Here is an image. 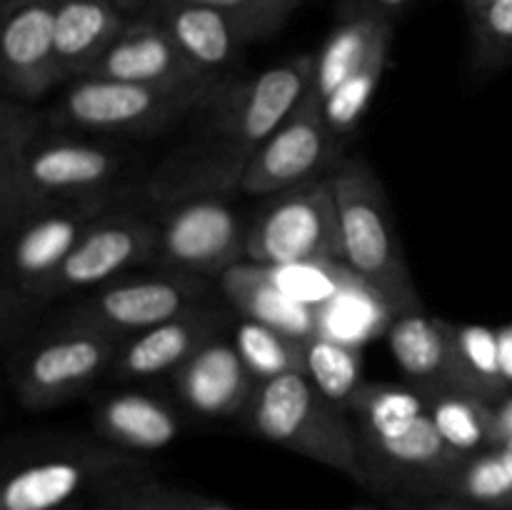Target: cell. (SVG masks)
Here are the masks:
<instances>
[{
  "instance_id": "6da1fadb",
  "label": "cell",
  "mask_w": 512,
  "mask_h": 510,
  "mask_svg": "<svg viewBox=\"0 0 512 510\" xmlns=\"http://www.w3.org/2000/svg\"><path fill=\"white\" fill-rule=\"evenodd\" d=\"M315 55H295L250 78H230L190 115V130L145 183L150 200L178 203L240 188L250 160L313 83Z\"/></svg>"
},
{
  "instance_id": "7a4b0ae2",
  "label": "cell",
  "mask_w": 512,
  "mask_h": 510,
  "mask_svg": "<svg viewBox=\"0 0 512 510\" xmlns=\"http://www.w3.org/2000/svg\"><path fill=\"white\" fill-rule=\"evenodd\" d=\"M135 163L123 140L63 133L43 113L5 98L0 105V218L3 230L35 208L115 198Z\"/></svg>"
},
{
  "instance_id": "3957f363",
  "label": "cell",
  "mask_w": 512,
  "mask_h": 510,
  "mask_svg": "<svg viewBox=\"0 0 512 510\" xmlns=\"http://www.w3.org/2000/svg\"><path fill=\"white\" fill-rule=\"evenodd\" d=\"M348 415L365 485L393 498H440L468 458L440 433L425 398L410 385L365 380Z\"/></svg>"
},
{
  "instance_id": "277c9868",
  "label": "cell",
  "mask_w": 512,
  "mask_h": 510,
  "mask_svg": "<svg viewBox=\"0 0 512 510\" xmlns=\"http://www.w3.org/2000/svg\"><path fill=\"white\" fill-rule=\"evenodd\" d=\"M338 203L343 263L395 315L423 310L413 275L395 243L388 198L375 170L363 158L338 160L330 173Z\"/></svg>"
},
{
  "instance_id": "5b68a950",
  "label": "cell",
  "mask_w": 512,
  "mask_h": 510,
  "mask_svg": "<svg viewBox=\"0 0 512 510\" xmlns=\"http://www.w3.org/2000/svg\"><path fill=\"white\" fill-rule=\"evenodd\" d=\"M215 88L218 85L160 88L85 75L70 80L68 88L53 100L43 118L50 130L125 143L130 138H153L190 118Z\"/></svg>"
},
{
  "instance_id": "8992f818",
  "label": "cell",
  "mask_w": 512,
  "mask_h": 510,
  "mask_svg": "<svg viewBox=\"0 0 512 510\" xmlns=\"http://www.w3.org/2000/svg\"><path fill=\"white\" fill-rule=\"evenodd\" d=\"M243 415L260 438L365 485L353 425L315 388L305 370L258 383Z\"/></svg>"
},
{
  "instance_id": "52a82bcc",
  "label": "cell",
  "mask_w": 512,
  "mask_h": 510,
  "mask_svg": "<svg viewBox=\"0 0 512 510\" xmlns=\"http://www.w3.org/2000/svg\"><path fill=\"white\" fill-rule=\"evenodd\" d=\"M245 260L270 268L343 263L338 203L330 175L270 195L245 235Z\"/></svg>"
},
{
  "instance_id": "ba28073f",
  "label": "cell",
  "mask_w": 512,
  "mask_h": 510,
  "mask_svg": "<svg viewBox=\"0 0 512 510\" xmlns=\"http://www.w3.org/2000/svg\"><path fill=\"white\" fill-rule=\"evenodd\" d=\"M120 340L78 325H65L23 345L8 363L15 398L28 410H48L78 398L108 375Z\"/></svg>"
},
{
  "instance_id": "9c48e42d",
  "label": "cell",
  "mask_w": 512,
  "mask_h": 510,
  "mask_svg": "<svg viewBox=\"0 0 512 510\" xmlns=\"http://www.w3.org/2000/svg\"><path fill=\"white\" fill-rule=\"evenodd\" d=\"M205 295H208V283L195 275L173 273V270L120 275L90 290L88 298L68 310L63 323L98 330L123 343L205 303Z\"/></svg>"
},
{
  "instance_id": "30bf717a",
  "label": "cell",
  "mask_w": 512,
  "mask_h": 510,
  "mask_svg": "<svg viewBox=\"0 0 512 510\" xmlns=\"http://www.w3.org/2000/svg\"><path fill=\"white\" fill-rule=\"evenodd\" d=\"M243 228L223 195H195L173 203L155 220L153 260L163 270L210 278L245 260Z\"/></svg>"
},
{
  "instance_id": "8fae6325",
  "label": "cell",
  "mask_w": 512,
  "mask_h": 510,
  "mask_svg": "<svg viewBox=\"0 0 512 510\" xmlns=\"http://www.w3.org/2000/svg\"><path fill=\"white\" fill-rule=\"evenodd\" d=\"M153 255L155 220L128 210H108L20 305H43L63 295L95 290L153 260Z\"/></svg>"
},
{
  "instance_id": "7c38bea8",
  "label": "cell",
  "mask_w": 512,
  "mask_h": 510,
  "mask_svg": "<svg viewBox=\"0 0 512 510\" xmlns=\"http://www.w3.org/2000/svg\"><path fill=\"white\" fill-rule=\"evenodd\" d=\"M113 200L90 198L45 205L20 215L10 228H5L3 303L13 298L18 305L23 303L63 263L85 230L113 210Z\"/></svg>"
},
{
  "instance_id": "4fadbf2b",
  "label": "cell",
  "mask_w": 512,
  "mask_h": 510,
  "mask_svg": "<svg viewBox=\"0 0 512 510\" xmlns=\"http://www.w3.org/2000/svg\"><path fill=\"white\" fill-rule=\"evenodd\" d=\"M338 158L340 150L325 123L323 103L308 88L288 118L253 155L238 190L243 195L270 198L305 180L318 178Z\"/></svg>"
},
{
  "instance_id": "5bb4252c",
  "label": "cell",
  "mask_w": 512,
  "mask_h": 510,
  "mask_svg": "<svg viewBox=\"0 0 512 510\" xmlns=\"http://www.w3.org/2000/svg\"><path fill=\"white\" fill-rule=\"evenodd\" d=\"M0 78L5 98L33 105L68 85L55 50V3L10 0L3 3Z\"/></svg>"
},
{
  "instance_id": "9a60e30c",
  "label": "cell",
  "mask_w": 512,
  "mask_h": 510,
  "mask_svg": "<svg viewBox=\"0 0 512 510\" xmlns=\"http://www.w3.org/2000/svg\"><path fill=\"white\" fill-rule=\"evenodd\" d=\"M133 460L105 448H75L38 455L5 478L0 510H63L100 480L125 478Z\"/></svg>"
},
{
  "instance_id": "2e32d148",
  "label": "cell",
  "mask_w": 512,
  "mask_h": 510,
  "mask_svg": "<svg viewBox=\"0 0 512 510\" xmlns=\"http://www.w3.org/2000/svg\"><path fill=\"white\" fill-rule=\"evenodd\" d=\"M145 13L163 25L185 63L200 80L220 85L230 78H238L235 68L248 40L228 15L208 5L180 3V0H153Z\"/></svg>"
},
{
  "instance_id": "e0dca14e",
  "label": "cell",
  "mask_w": 512,
  "mask_h": 510,
  "mask_svg": "<svg viewBox=\"0 0 512 510\" xmlns=\"http://www.w3.org/2000/svg\"><path fill=\"white\" fill-rule=\"evenodd\" d=\"M228 315L210 303H200L145 333L120 343L108 375L113 380H148L173 375L190 355L218 338Z\"/></svg>"
},
{
  "instance_id": "ac0fdd59",
  "label": "cell",
  "mask_w": 512,
  "mask_h": 510,
  "mask_svg": "<svg viewBox=\"0 0 512 510\" xmlns=\"http://www.w3.org/2000/svg\"><path fill=\"white\" fill-rule=\"evenodd\" d=\"M93 78L123 80V83L160 85V88H193L210 85L193 73L180 50L165 33L163 25L148 13L128 18L125 28L113 40L98 65Z\"/></svg>"
},
{
  "instance_id": "d6986e66",
  "label": "cell",
  "mask_w": 512,
  "mask_h": 510,
  "mask_svg": "<svg viewBox=\"0 0 512 510\" xmlns=\"http://www.w3.org/2000/svg\"><path fill=\"white\" fill-rule=\"evenodd\" d=\"M388 343L410 388L423 398L443 393L468 395L455 358L450 320L413 310L390 318Z\"/></svg>"
},
{
  "instance_id": "ffe728a7",
  "label": "cell",
  "mask_w": 512,
  "mask_h": 510,
  "mask_svg": "<svg viewBox=\"0 0 512 510\" xmlns=\"http://www.w3.org/2000/svg\"><path fill=\"white\" fill-rule=\"evenodd\" d=\"M180 400L203 418H233L248 410L258 380L228 340L213 338L173 373Z\"/></svg>"
},
{
  "instance_id": "44dd1931",
  "label": "cell",
  "mask_w": 512,
  "mask_h": 510,
  "mask_svg": "<svg viewBox=\"0 0 512 510\" xmlns=\"http://www.w3.org/2000/svg\"><path fill=\"white\" fill-rule=\"evenodd\" d=\"M220 290L243 318L265 323L303 340L320 333L318 310L293 298L278 283L268 265L250 263V260L233 265L220 275Z\"/></svg>"
},
{
  "instance_id": "7402d4cb",
  "label": "cell",
  "mask_w": 512,
  "mask_h": 510,
  "mask_svg": "<svg viewBox=\"0 0 512 510\" xmlns=\"http://www.w3.org/2000/svg\"><path fill=\"white\" fill-rule=\"evenodd\" d=\"M125 23L128 15L118 8L115 0L55 3V50L68 83L93 73Z\"/></svg>"
},
{
  "instance_id": "603a6c76",
  "label": "cell",
  "mask_w": 512,
  "mask_h": 510,
  "mask_svg": "<svg viewBox=\"0 0 512 510\" xmlns=\"http://www.w3.org/2000/svg\"><path fill=\"white\" fill-rule=\"evenodd\" d=\"M395 23L373 13L335 10V25L315 53L310 93L325 103L348 75H353L383 40L393 38Z\"/></svg>"
},
{
  "instance_id": "cb8c5ba5",
  "label": "cell",
  "mask_w": 512,
  "mask_h": 510,
  "mask_svg": "<svg viewBox=\"0 0 512 510\" xmlns=\"http://www.w3.org/2000/svg\"><path fill=\"white\" fill-rule=\"evenodd\" d=\"M93 425L108 443L125 450H163L180 435V420L163 400L143 393H115L93 410Z\"/></svg>"
},
{
  "instance_id": "d4e9b609",
  "label": "cell",
  "mask_w": 512,
  "mask_h": 510,
  "mask_svg": "<svg viewBox=\"0 0 512 510\" xmlns=\"http://www.w3.org/2000/svg\"><path fill=\"white\" fill-rule=\"evenodd\" d=\"M305 375L330 403L348 413L350 400L365 383L363 353L358 345L318 333L305 340Z\"/></svg>"
},
{
  "instance_id": "484cf974",
  "label": "cell",
  "mask_w": 512,
  "mask_h": 510,
  "mask_svg": "<svg viewBox=\"0 0 512 510\" xmlns=\"http://www.w3.org/2000/svg\"><path fill=\"white\" fill-rule=\"evenodd\" d=\"M390 45H393V38L383 40V43L368 55V60H365L353 75H348V78L338 85V90L323 103L325 123H328L330 135H333L338 150L343 148L345 140L353 138L360 120H363L365 110H368L370 100H373L375 90H378L380 80H383Z\"/></svg>"
},
{
  "instance_id": "4316f807",
  "label": "cell",
  "mask_w": 512,
  "mask_h": 510,
  "mask_svg": "<svg viewBox=\"0 0 512 510\" xmlns=\"http://www.w3.org/2000/svg\"><path fill=\"white\" fill-rule=\"evenodd\" d=\"M233 345L258 383L305 370V340L265 323L243 318L235 330Z\"/></svg>"
},
{
  "instance_id": "83f0119b",
  "label": "cell",
  "mask_w": 512,
  "mask_h": 510,
  "mask_svg": "<svg viewBox=\"0 0 512 510\" xmlns=\"http://www.w3.org/2000/svg\"><path fill=\"white\" fill-rule=\"evenodd\" d=\"M440 433L463 455L480 453L493 445V408L485 400L460 393H443L425 398Z\"/></svg>"
},
{
  "instance_id": "f1b7e54d",
  "label": "cell",
  "mask_w": 512,
  "mask_h": 510,
  "mask_svg": "<svg viewBox=\"0 0 512 510\" xmlns=\"http://www.w3.org/2000/svg\"><path fill=\"white\" fill-rule=\"evenodd\" d=\"M470 75L493 78L512 65V0H493L468 15Z\"/></svg>"
},
{
  "instance_id": "f546056e",
  "label": "cell",
  "mask_w": 512,
  "mask_h": 510,
  "mask_svg": "<svg viewBox=\"0 0 512 510\" xmlns=\"http://www.w3.org/2000/svg\"><path fill=\"white\" fill-rule=\"evenodd\" d=\"M445 498L510 508L512 473L500 448L480 450V453L468 455L455 468V473L450 475L448 485H445Z\"/></svg>"
},
{
  "instance_id": "4dcf8cb0",
  "label": "cell",
  "mask_w": 512,
  "mask_h": 510,
  "mask_svg": "<svg viewBox=\"0 0 512 510\" xmlns=\"http://www.w3.org/2000/svg\"><path fill=\"white\" fill-rule=\"evenodd\" d=\"M180 3L208 5V8L220 10L238 25V30L248 43L250 40L270 38L285 23L283 13L275 8L273 0H180Z\"/></svg>"
},
{
  "instance_id": "1f68e13d",
  "label": "cell",
  "mask_w": 512,
  "mask_h": 510,
  "mask_svg": "<svg viewBox=\"0 0 512 510\" xmlns=\"http://www.w3.org/2000/svg\"><path fill=\"white\" fill-rule=\"evenodd\" d=\"M120 500L135 505L138 510H235L228 505L183 498V495L170 493V490L158 488L153 483H135L130 488H123Z\"/></svg>"
},
{
  "instance_id": "d6a6232c",
  "label": "cell",
  "mask_w": 512,
  "mask_h": 510,
  "mask_svg": "<svg viewBox=\"0 0 512 510\" xmlns=\"http://www.w3.org/2000/svg\"><path fill=\"white\" fill-rule=\"evenodd\" d=\"M395 510H512V508H498V505H480L468 503V500L458 498H393Z\"/></svg>"
},
{
  "instance_id": "836d02e7",
  "label": "cell",
  "mask_w": 512,
  "mask_h": 510,
  "mask_svg": "<svg viewBox=\"0 0 512 510\" xmlns=\"http://www.w3.org/2000/svg\"><path fill=\"white\" fill-rule=\"evenodd\" d=\"M413 5V0H338L335 10H350V13H373L380 18L398 20L405 10Z\"/></svg>"
},
{
  "instance_id": "e575fe53",
  "label": "cell",
  "mask_w": 512,
  "mask_h": 510,
  "mask_svg": "<svg viewBox=\"0 0 512 510\" xmlns=\"http://www.w3.org/2000/svg\"><path fill=\"white\" fill-rule=\"evenodd\" d=\"M512 438V398H505L493 408V448Z\"/></svg>"
},
{
  "instance_id": "d590c367",
  "label": "cell",
  "mask_w": 512,
  "mask_h": 510,
  "mask_svg": "<svg viewBox=\"0 0 512 510\" xmlns=\"http://www.w3.org/2000/svg\"><path fill=\"white\" fill-rule=\"evenodd\" d=\"M115 3H118V8L123 10V13L128 15V18H133V15L145 13V8H148V5L153 3V0H115Z\"/></svg>"
},
{
  "instance_id": "8d00e7d4",
  "label": "cell",
  "mask_w": 512,
  "mask_h": 510,
  "mask_svg": "<svg viewBox=\"0 0 512 510\" xmlns=\"http://www.w3.org/2000/svg\"><path fill=\"white\" fill-rule=\"evenodd\" d=\"M273 5L280 10V13H283V18L288 20L290 13H293V10L300 5V0H273Z\"/></svg>"
},
{
  "instance_id": "74e56055",
  "label": "cell",
  "mask_w": 512,
  "mask_h": 510,
  "mask_svg": "<svg viewBox=\"0 0 512 510\" xmlns=\"http://www.w3.org/2000/svg\"><path fill=\"white\" fill-rule=\"evenodd\" d=\"M460 3H463L465 15H473V13H478L480 8H485V5L493 3V0H460Z\"/></svg>"
},
{
  "instance_id": "f35d334b",
  "label": "cell",
  "mask_w": 512,
  "mask_h": 510,
  "mask_svg": "<svg viewBox=\"0 0 512 510\" xmlns=\"http://www.w3.org/2000/svg\"><path fill=\"white\" fill-rule=\"evenodd\" d=\"M498 448H500V453H503L505 463H508V468H510V473H512V438L505 440V443L498 445Z\"/></svg>"
},
{
  "instance_id": "ab89813d",
  "label": "cell",
  "mask_w": 512,
  "mask_h": 510,
  "mask_svg": "<svg viewBox=\"0 0 512 510\" xmlns=\"http://www.w3.org/2000/svg\"><path fill=\"white\" fill-rule=\"evenodd\" d=\"M98 510H138V508L130 503H125V500H120V505H105V508H98Z\"/></svg>"
},
{
  "instance_id": "60d3db41",
  "label": "cell",
  "mask_w": 512,
  "mask_h": 510,
  "mask_svg": "<svg viewBox=\"0 0 512 510\" xmlns=\"http://www.w3.org/2000/svg\"><path fill=\"white\" fill-rule=\"evenodd\" d=\"M350 510H375V508H350Z\"/></svg>"
}]
</instances>
